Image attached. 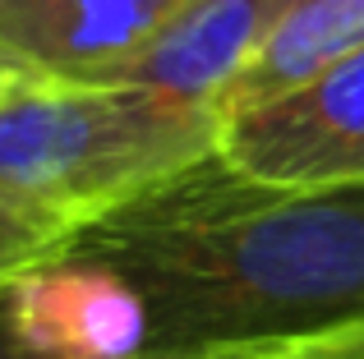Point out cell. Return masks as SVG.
I'll return each instance as SVG.
<instances>
[{
  "label": "cell",
  "instance_id": "1",
  "mask_svg": "<svg viewBox=\"0 0 364 359\" xmlns=\"http://www.w3.org/2000/svg\"><path fill=\"white\" fill-rule=\"evenodd\" d=\"M139 290L148 355L272 346L364 323V184L272 189L208 157L74 235Z\"/></svg>",
  "mask_w": 364,
  "mask_h": 359
},
{
  "label": "cell",
  "instance_id": "2",
  "mask_svg": "<svg viewBox=\"0 0 364 359\" xmlns=\"http://www.w3.org/2000/svg\"><path fill=\"white\" fill-rule=\"evenodd\" d=\"M222 116L143 88L42 83L0 101V203L92 226L203 166Z\"/></svg>",
  "mask_w": 364,
  "mask_h": 359
},
{
  "label": "cell",
  "instance_id": "3",
  "mask_svg": "<svg viewBox=\"0 0 364 359\" xmlns=\"http://www.w3.org/2000/svg\"><path fill=\"white\" fill-rule=\"evenodd\" d=\"M217 157L272 189L364 184V51L267 106L231 116Z\"/></svg>",
  "mask_w": 364,
  "mask_h": 359
},
{
  "label": "cell",
  "instance_id": "4",
  "mask_svg": "<svg viewBox=\"0 0 364 359\" xmlns=\"http://www.w3.org/2000/svg\"><path fill=\"white\" fill-rule=\"evenodd\" d=\"M14 336L42 359H143L148 309L139 290L97 263H51L5 290Z\"/></svg>",
  "mask_w": 364,
  "mask_h": 359
},
{
  "label": "cell",
  "instance_id": "5",
  "mask_svg": "<svg viewBox=\"0 0 364 359\" xmlns=\"http://www.w3.org/2000/svg\"><path fill=\"white\" fill-rule=\"evenodd\" d=\"M189 0H0V46L46 83H107Z\"/></svg>",
  "mask_w": 364,
  "mask_h": 359
},
{
  "label": "cell",
  "instance_id": "6",
  "mask_svg": "<svg viewBox=\"0 0 364 359\" xmlns=\"http://www.w3.org/2000/svg\"><path fill=\"white\" fill-rule=\"evenodd\" d=\"M277 0H189L134 60H124L102 88H143L185 106L217 111L272 18Z\"/></svg>",
  "mask_w": 364,
  "mask_h": 359
},
{
  "label": "cell",
  "instance_id": "7",
  "mask_svg": "<svg viewBox=\"0 0 364 359\" xmlns=\"http://www.w3.org/2000/svg\"><path fill=\"white\" fill-rule=\"evenodd\" d=\"M364 51V0H291L217 101L222 125L323 79Z\"/></svg>",
  "mask_w": 364,
  "mask_h": 359
},
{
  "label": "cell",
  "instance_id": "8",
  "mask_svg": "<svg viewBox=\"0 0 364 359\" xmlns=\"http://www.w3.org/2000/svg\"><path fill=\"white\" fill-rule=\"evenodd\" d=\"M79 226L60 221V216H37L23 207L0 203V290H9L18 277L37 267H51L65 258V249L74 244Z\"/></svg>",
  "mask_w": 364,
  "mask_h": 359
},
{
  "label": "cell",
  "instance_id": "9",
  "mask_svg": "<svg viewBox=\"0 0 364 359\" xmlns=\"http://www.w3.org/2000/svg\"><path fill=\"white\" fill-rule=\"evenodd\" d=\"M42 74L33 70L28 60H18L9 46H0V101L5 97H14V92H28V88H42Z\"/></svg>",
  "mask_w": 364,
  "mask_h": 359
},
{
  "label": "cell",
  "instance_id": "10",
  "mask_svg": "<svg viewBox=\"0 0 364 359\" xmlns=\"http://www.w3.org/2000/svg\"><path fill=\"white\" fill-rule=\"evenodd\" d=\"M0 359H42V355L28 350V346L14 336V327H9V318H5V290H0Z\"/></svg>",
  "mask_w": 364,
  "mask_h": 359
},
{
  "label": "cell",
  "instance_id": "11",
  "mask_svg": "<svg viewBox=\"0 0 364 359\" xmlns=\"http://www.w3.org/2000/svg\"><path fill=\"white\" fill-rule=\"evenodd\" d=\"M143 359H217L213 350H198V355H143Z\"/></svg>",
  "mask_w": 364,
  "mask_h": 359
},
{
  "label": "cell",
  "instance_id": "12",
  "mask_svg": "<svg viewBox=\"0 0 364 359\" xmlns=\"http://www.w3.org/2000/svg\"><path fill=\"white\" fill-rule=\"evenodd\" d=\"M277 5H291V0H277Z\"/></svg>",
  "mask_w": 364,
  "mask_h": 359
}]
</instances>
